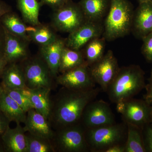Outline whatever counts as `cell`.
<instances>
[{
  "mask_svg": "<svg viewBox=\"0 0 152 152\" xmlns=\"http://www.w3.org/2000/svg\"><path fill=\"white\" fill-rule=\"evenodd\" d=\"M10 121L0 111V138L10 126Z\"/></svg>",
  "mask_w": 152,
  "mask_h": 152,
  "instance_id": "d6a6232c",
  "label": "cell"
},
{
  "mask_svg": "<svg viewBox=\"0 0 152 152\" xmlns=\"http://www.w3.org/2000/svg\"><path fill=\"white\" fill-rule=\"evenodd\" d=\"M4 41V31L2 26L0 23V52H3Z\"/></svg>",
  "mask_w": 152,
  "mask_h": 152,
  "instance_id": "74e56055",
  "label": "cell"
},
{
  "mask_svg": "<svg viewBox=\"0 0 152 152\" xmlns=\"http://www.w3.org/2000/svg\"><path fill=\"white\" fill-rule=\"evenodd\" d=\"M26 132L19 123L13 129L9 126L1 136L6 152H26Z\"/></svg>",
  "mask_w": 152,
  "mask_h": 152,
  "instance_id": "ac0fdd59",
  "label": "cell"
},
{
  "mask_svg": "<svg viewBox=\"0 0 152 152\" xmlns=\"http://www.w3.org/2000/svg\"><path fill=\"white\" fill-rule=\"evenodd\" d=\"M26 152H55L51 141L26 133Z\"/></svg>",
  "mask_w": 152,
  "mask_h": 152,
  "instance_id": "83f0119b",
  "label": "cell"
},
{
  "mask_svg": "<svg viewBox=\"0 0 152 152\" xmlns=\"http://www.w3.org/2000/svg\"><path fill=\"white\" fill-rule=\"evenodd\" d=\"M150 1H151V2H152V0H150Z\"/></svg>",
  "mask_w": 152,
  "mask_h": 152,
  "instance_id": "ee69618b",
  "label": "cell"
},
{
  "mask_svg": "<svg viewBox=\"0 0 152 152\" xmlns=\"http://www.w3.org/2000/svg\"><path fill=\"white\" fill-rule=\"evenodd\" d=\"M126 124L127 132L125 152H146L141 132L142 129L130 124Z\"/></svg>",
  "mask_w": 152,
  "mask_h": 152,
  "instance_id": "4316f807",
  "label": "cell"
},
{
  "mask_svg": "<svg viewBox=\"0 0 152 152\" xmlns=\"http://www.w3.org/2000/svg\"><path fill=\"white\" fill-rule=\"evenodd\" d=\"M85 64H87L83 52L65 47L60 61L59 73H63Z\"/></svg>",
  "mask_w": 152,
  "mask_h": 152,
  "instance_id": "d4e9b609",
  "label": "cell"
},
{
  "mask_svg": "<svg viewBox=\"0 0 152 152\" xmlns=\"http://www.w3.org/2000/svg\"><path fill=\"white\" fill-rule=\"evenodd\" d=\"M25 23L12 11L5 14L0 19V23L8 32L30 42L31 40L27 31L28 26Z\"/></svg>",
  "mask_w": 152,
  "mask_h": 152,
  "instance_id": "7402d4cb",
  "label": "cell"
},
{
  "mask_svg": "<svg viewBox=\"0 0 152 152\" xmlns=\"http://www.w3.org/2000/svg\"><path fill=\"white\" fill-rule=\"evenodd\" d=\"M41 5L37 0H17V7L23 20L31 26L40 24L39 19Z\"/></svg>",
  "mask_w": 152,
  "mask_h": 152,
  "instance_id": "603a6c76",
  "label": "cell"
},
{
  "mask_svg": "<svg viewBox=\"0 0 152 152\" xmlns=\"http://www.w3.org/2000/svg\"><path fill=\"white\" fill-rule=\"evenodd\" d=\"M103 32L104 26L101 22L86 21L77 28L69 34L65 39L66 47L81 50L93 39L101 37Z\"/></svg>",
  "mask_w": 152,
  "mask_h": 152,
  "instance_id": "8fae6325",
  "label": "cell"
},
{
  "mask_svg": "<svg viewBox=\"0 0 152 152\" xmlns=\"http://www.w3.org/2000/svg\"><path fill=\"white\" fill-rule=\"evenodd\" d=\"M56 82L62 87L78 90L93 88L96 85L87 64L60 74Z\"/></svg>",
  "mask_w": 152,
  "mask_h": 152,
  "instance_id": "30bf717a",
  "label": "cell"
},
{
  "mask_svg": "<svg viewBox=\"0 0 152 152\" xmlns=\"http://www.w3.org/2000/svg\"><path fill=\"white\" fill-rule=\"evenodd\" d=\"M27 88L52 89L55 78L48 66L40 56L29 57L21 62Z\"/></svg>",
  "mask_w": 152,
  "mask_h": 152,
  "instance_id": "8992f818",
  "label": "cell"
},
{
  "mask_svg": "<svg viewBox=\"0 0 152 152\" xmlns=\"http://www.w3.org/2000/svg\"><path fill=\"white\" fill-rule=\"evenodd\" d=\"M142 53L146 59L152 62V32L142 38Z\"/></svg>",
  "mask_w": 152,
  "mask_h": 152,
  "instance_id": "f546056e",
  "label": "cell"
},
{
  "mask_svg": "<svg viewBox=\"0 0 152 152\" xmlns=\"http://www.w3.org/2000/svg\"><path fill=\"white\" fill-rule=\"evenodd\" d=\"M69 0H41V6L46 5L54 10L64 5Z\"/></svg>",
  "mask_w": 152,
  "mask_h": 152,
  "instance_id": "1f68e13d",
  "label": "cell"
},
{
  "mask_svg": "<svg viewBox=\"0 0 152 152\" xmlns=\"http://www.w3.org/2000/svg\"><path fill=\"white\" fill-rule=\"evenodd\" d=\"M51 89L39 88L22 89L23 92L29 98L33 108L43 115L49 120L51 107L50 92Z\"/></svg>",
  "mask_w": 152,
  "mask_h": 152,
  "instance_id": "e0dca14e",
  "label": "cell"
},
{
  "mask_svg": "<svg viewBox=\"0 0 152 152\" xmlns=\"http://www.w3.org/2000/svg\"><path fill=\"white\" fill-rule=\"evenodd\" d=\"M1 78L3 88L11 89L27 88L23 72L18 63L8 64L3 71Z\"/></svg>",
  "mask_w": 152,
  "mask_h": 152,
  "instance_id": "d6986e66",
  "label": "cell"
},
{
  "mask_svg": "<svg viewBox=\"0 0 152 152\" xmlns=\"http://www.w3.org/2000/svg\"><path fill=\"white\" fill-rule=\"evenodd\" d=\"M127 126L125 123L86 129V139L90 151L104 152L114 145L123 144L127 137Z\"/></svg>",
  "mask_w": 152,
  "mask_h": 152,
  "instance_id": "277c9868",
  "label": "cell"
},
{
  "mask_svg": "<svg viewBox=\"0 0 152 152\" xmlns=\"http://www.w3.org/2000/svg\"><path fill=\"white\" fill-rule=\"evenodd\" d=\"M3 89L14 101L18 104L26 113L33 108L29 99L25 95L22 89H11L3 88Z\"/></svg>",
  "mask_w": 152,
  "mask_h": 152,
  "instance_id": "f1b7e54d",
  "label": "cell"
},
{
  "mask_svg": "<svg viewBox=\"0 0 152 152\" xmlns=\"http://www.w3.org/2000/svg\"><path fill=\"white\" fill-rule=\"evenodd\" d=\"M51 142L56 152L90 151L86 139V129L80 122L56 130Z\"/></svg>",
  "mask_w": 152,
  "mask_h": 152,
  "instance_id": "5b68a950",
  "label": "cell"
},
{
  "mask_svg": "<svg viewBox=\"0 0 152 152\" xmlns=\"http://www.w3.org/2000/svg\"><path fill=\"white\" fill-rule=\"evenodd\" d=\"M86 21L78 4L69 0L64 5L54 10L53 27L57 31L69 34Z\"/></svg>",
  "mask_w": 152,
  "mask_h": 152,
  "instance_id": "52a82bcc",
  "label": "cell"
},
{
  "mask_svg": "<svg viewBox=\"0 0 152 152\" xmlns=\"http://www.w3.org/2000/svg\"><path fill=\"white\" fill-rule=\"evenodd\" d=\"M0 152H6L4 147L3 145L2 140L1 137L0 138Z\"/></svg>",
  "mask_w": 152,
  "mask_h": 152,
  "instance_id": "ab89813d",
  "label": "cell"
},
{
  "mask_svg": "<svg viewBox=\"0 0 152 152\" xmlns=\"http://www.w3.org/2000/svg\"><path fill=\"white\" fill-rule=\"evenodd\" d=\"M144 72L138 66L120 68L107 93L110 100L116 104L133 98L145 87Z\"/></svg>",
  "mask_w": 152,
  "mask_h": 152,
  "instance_id": "7a4b0ae2",
  "label": "cell"
},
{
  "mask_svg": "<svg viewBox=\"0 0 152 152\" xmlns=\"http://www.w3.org/2000/svg\"><path fill=\"white\" fill-rule=\"evenodd\" d=\"M150 124H151V126H150L151 127L152 129V113L151 114V120H150Z\"/></svg>",
  "mask_w": 152,
  "mask_h": 152,
  "instance_id": "b9f144b4",
  "label": "cell"
},
{
  "mask_svg": "<svg viewBox=\"0 0 152 152\" xmlns=\"http://www.w3.org/2000/svg\"><path fill=\"white\" fill-rule=\"evenodd\" d=\"M4 29V41L3 53L8 64L21 63L29 58V42Z\"/></svg>",
  "mask_w": 152,
  "mask_h": 152,
  "instance_id": "4fadbf2b",
  "label": "cell"
},
{
  "mask_svg": "<svg viewBox=\"0 0 152 152\" xmlns=\"http://www.w3.org/2000/svg\"><path fill=\"white\" fill-rule=\"evenodd\" d=\"M89 67L94 81L99 86L101 90L105 93L120 68L118 60L111 50Z\"/></svg>",
  "mask_w": 152,
  "mask_h": 152,
  "instance_id": "9c48e42d",
  "label": "cell"
},
{
  "mask_svg": "<svg viewBox=\"0 0 152 152\" xmlns=\"http://www.w3.org/2000/svg\"><path fill=\"white\" fill-rule=\"evenodd\" d=\"M100 88L89 89H71L62 87L51 99L49 121L55 130L80 122L87 105L94 100L101 91Z\"/></svg>",
  "mask_w": 152,
  "mask_h": 152,
  "instance_id": "6da1fadb",
  "label": "cell"
},
{
  "mask_svg": "<svg viewBox=\"0 0 152 152\" xmlns=\"http://www.w3.org/2000/svg\"><path fill=\"white\" fill-rule=\"evenodd\" d=\"M80 122L85 129H93L115 124L110 104L103 100H94L86 107Z\"/></svg>",
  "mask_w": 152,
  "mask_h": 152,
  "instance_id": "ba28073f",
  "label": "cell"
},
{
  "mask_svg": "<svg viewBox=\"0 0 152 152\" xmlns=\"http://www.w3.org/2000/svg\"><path fill=\"white\" fill-rule=\"evenodd\" d=\"M143 140L146 152H152V129L150 126L146 129Z\"/></svg>",
  "mask_w": 152,
  "mask_h": 152,
  "instance_id": "4dcf8cb0",
  "label": "cell"
},
{
  "mask_svg": "<svg viewBox=\"0 0 152 152\" xmlns=\"http://www.w3.org/2000/svg\"><path fill=\"white\" fill-rule=\"evenodd\" d=\"M24 128L26 132L51 141L54 134L48 119L35 109H30L26 113Z\"/></svg>",
  "mask_w": 152,
  "mask_h": 152,
  "instance_id": "5bb4252c",
  "label": "cell"
},
{
  "mask_svg": "<svg viewBox=\"0 0 152 152\" xmlns=\"http://www.w3.org/2000/svg\"><path fill=\"white\" fill-rule=\"evenodd\" d=\"M146 93L144 95V100L150 104H152V71L148 83L146 86Z\"/></svg>",
  "mask_w": 152,
  "mask_h": 152,
  "instance_id": "836d02e7",
  "label": "cell"
},
{
  "mask_svg": "<svg viewBox=\"0 0 152 152\" xmlns=\"http://www.w3.org/2000/svg\"><path fill=\"white\" fill-rule=\"evenodd\" d=\"M116 110L118 113H119L122 114L124 111L125 108V101H122L116 104Z\"/></svg>",
  "mask_w": 152,
  "mask_h": 152,
  "instance_id": "f35d334b",
  "label": "cell"
},
{
  "mask_svg": "<svg viewBox=\"0 0 152 152\" xmlns=\"http://www.w3.org/2000/svg\"><path fill=\"white\" fill-rule=\"evenodd\" d=\"M150 1V0H139V1L140 4V3L145 2L148 1Z\"/></svg>",
  "mask_w": 152,
  "mask_h": 152,
  "instance_id": "60d3db41",
  "label": "cell"
},
{
  "mask_svg": "<svg viewBox=\"0 0 152 152\" xmlns=\"http://www.w3.org/2000/svg\"><path fill=\"white\" fill-rule=\"evenodd\" d=\"M12 11V9L11 6L0 0V19L5 14Z\"/></svg>",
  "mask_w": 152,
  "mask_h": 152,
  "instance_id": "e575fe53",
  "label": "cell"
},
{
  "mask_svg": "<svg viewBox=\"0 0 152 152\" xmlns=\"http://www.w3.org/2000/svg\"><path fill=\"white\" fill-rule=\"evenodd\" d=\"M27 31L31 40L40 46L51 43L58 37L51 28L42 24L38 26H28Z\"/></svg>",
  "mask_w": 152,
  "mask_h": 152,
  "instance_id": "cb8c5ba5",
  "label": "cell"
},
{
  "mask_svg": "<svg viewBox=\"0 0 152 152\" xmlns=\"http://www.w3.org/2000/svg\"><path fill=\"white\" fill-rule=\"evenodd\" d=\"M105 39L97 37L93 39L85 46L83 54L85 61L89 66L101 59L104 54Z\"/></svg>",
  "mask_w": 152,
  "mask_h": 152,
  "instance_id": "484cf974",
  "label": "cell"
},
{
  "mask_svg": "<svg viewBox=\"0 0 152 152\" xmlns=\"http://www.w3.org/2000/svg\"><path fill=\"white\" fill-rule=\"evenodd\" d=\"M7 64L8 63L4 56L3 52H0V78H1L3 71Z\"/></svg>",
  "mask_w": 152,
  "mask_h": 152,
  "instance_id": "8d00e7d4",
  "label": "cell"
},
{
  "mask_svg": "<svg viewBox=\"0 0 152 152\" xmlns=\"http://www.w3.org/2000/svg\"><path fill=\"white\" fill-rule=\"evenodd\" d=\"M136 35L144 38L152 32V2L140 3L134 12L132 29Z\"/></svg>",
  "mask_w": 152,
  "mask_h": 152,
  "instance_id": "9a60e30c",
  "label": "cell"
},
{
  "mask_svg": "<svg viewBox=\"0 0 152 152\" xmlns=\"http://www.w3.org/2000/svg\"><path fill=\"white\" fill-rule=\"evenodd\" d=\"M3 87L0 84V96H1V94L2 91Z\"/></svg>",
  "mask_w": 152,
  "mask_h": 152,
  "instance_id": "7bdbcfd3",
  "label": "cell"
},
{
  "mask_svg": "<svg viewBox=\"0 0 152 152\" xmlns=\"http://www.w3.org/2000/svg\"><path fill=\"white\" fill-rule=\"evenodd\" d=\"M124 111L122 115L124 123L142 129L149 124L152 113V107L145 100L130 99L125 101Z\"/></svg>",
  "mask_w": 152,
  "mask_h": 152,
  "instance_id": "7c38bea8",
  "label": "cell"
},
{
  "mask_svg": "<svg viewBox=\"0 0 152 152\" xmlns=\"http://www.w3.org/2000/svg\"><path fill=\"white\" fill-rule=\"evenodd\" d=\"M0 111L11 122L24 124L26 113L3 89L0 96Z\"/></svg>",
  "mask_w": 152,
  "mask_h": 152,
  "instance_id": "44dd1931",
  "label": "cell"
},
{
  "mask_svg": "<svg viewBox=\"0 0 152 152\" xmlns=\"http://www.w3.org/2000/svg\"><path fill=\"white\" fill-rule=\"evenodd\" d=\"M104 152H125V144L114 145L106 149Z\"/></svg>",
  "mask_w": 152,
  "mask_h": 152,
  "instance_id": "d590c367",
  "label": "cell"
},
{
  "mask_svg": "<svg viewBox=\"0 0 152 152\" xmlns=\"http://www.w3.org/2000/svg\"><path fill=\"white\" fill-rule=\"evenodd\" d=\"M78 4L86 21L101 22L108 10L110 0H81Z\"/></svg>",
  "mask_w": 152,
  "mask_h": 152,
  "instance_id": "ffe728a7",
  "label": "cell"
},
{
  "mask_svg": "<svg viewBox=\"0 0 152 152\" xmlns=\"http://www.w3.org/2000/svg\"><path fill=\"white\" fill-rule=\"evenodd\" d=\"M65 47V40L59 37L51 43L40 46V56L47 63L56 79L59 74L60 61Z\"/></svg>",
  "mask_w": 152,
  "mask_h": 152,
  "instance_id": "2e32d148",
  "label": "cell"
},
{
  "mask_svg": "<svg viewBox=\"0 0 152 152\" xmlns=\"http://www.w3.org/2000/svg\"><path fill=\"white\" fill-rule=\"evenodd\" d=\"M108 11L103 37L111 41L128 34L132 30L134 15L131 3L128 0H110Z\"/></svg>",
  "mask_w": 152,
  "mask_h": 152,
  "instance_id": "3957f363",
  "label": "cell"
}]
</instances>
